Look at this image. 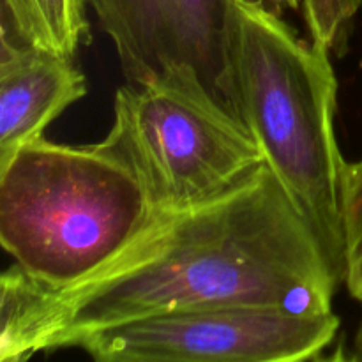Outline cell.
<instances>
[{"mask_svg":"<svg viewBox=\"0 0 362 362\" xmlns=\"http://www.w3.org/2000/svg\"><path fill=\"white\" fill-rule=\"evenodd\" d=\"M317 239L267 165L202 204L152 211L98 274L46 288L18 265L0 278V359L71 349L85 336L180 311L332 313L338 288Z\"/></svg>","mask_w":362,"mask_h":362,"instance_id":"cell-1","label":"cell"},{"mask_svg":"<svg viewBox=\"0 0 362 362\" xmlns=\"http://www.w3.org/2000/svg\"><path fill=\"white\" fill-rule=\"evenodd\" d=\"M303 4L311 41L329 52H343L362 0H304Z\"/></svg>","mask_w":362,"mask_h":362,"instance_id":"cell-10","label":"cell"},{"mask_svg":"<svg viewBox=\"0 0 362 362\" xmlns=\"http://www.w3.org/2000/svg\"><path fill=\"white\" fill-rule=\"evenodd\" d=\"M98 145L136 177L154 211L211 200L265 165L246 124L186 71L122 85Z\"/></svg>","mask_w":362,"mask_h":362,"instance_id":"cell-4","label":"cell"},{"mask_svg":"<svg viewBox=\"0 0 362 362\" xmlns=\"http://www.w3.org/2000/svg\"><path fill=\"white\" fill-rule=\"evenodd\" d=\"M28 356H13V357H2L0 362H28Z\"/></svg>","mask_w":362,"mask_h":362,"instance_id":"cell-13","label":"cell"},{"mask_svg":"<svg viewBox=\"0 0 362 362\" xmlns=\"http://www.w3.org/2000/svg\"><path fill=\"white\" fill-rule=\"evenodd\" d=\"M308 362H361V361L357 359V357L346 356L345 349H343V346H339V349H336L331 356H327V357L318 356V357H315L313 361H308Z\"/></svg>","mask_w":362,"mask_h":362,"instance_id":"cell-12","label":"cell"},{"mask_svg":"<svg viewBox=\"0 0 362 362\" xmlns=\"http://www.w3.org/2000/svg\"><path fill=\"white\" fill-rule=\"evenodd\" d=\"M345 232V283L350 296L362 303V158L345 165L341 189Z\"/></svg>","mask_w":362,"mask_h":362,"instance_id":"cell-9","label":"cell"},{"mask_svg":"<svg viewBox=\"0 0 362 362\" xmlns=\"http://www.w3.org/2000/svg\"><path fill=\"white\" fill-rule=\"evenodd\" d=\"M339 318L225 308L140 318L85 336L92 362H308L334 341Z\"/></svg>","mask_w":362,"mask_h":362,"instance_id":"cell-5","label":"cell"},{"mask_svg":"<svg viewBox=\"0 0 362 362\" xmlns=\"http://www.w3.org/2000/svg\"><path fill=\"white\" fill-rule=\"evenodd\" d=\"M152 211L136 177L98 144L71 147L42 136L0 161V243L46 288L98 274Z\"/></svg>","mask_w":362,"mask_h":362,"instance_id":"cell-3","label":"cell"},{"mask_svg":"<svg viewBox=\"0 0 362 362\" xmlns=\"http://www.w3.org/2000/svg\"><path fill=\"white\" fill-rule=\"evenodd\" d=\"M87 0H0L2 37L73 59L88 30Z\"/></svg>","mask_w":362,"mask_h":362,"instance_id":"cell-8","label":"cell"},{"mask_svg":"<svg viewBox=\"0 0 362 362\" xmlns=\"http://www.w3.org/2000/svg\"><path fill=\"white\" fill-rule=\"evenodd\" d=\"M87 6L115 46L126 83L186 71L239 117L232 71L233 0H87Z\"/></svg>","mask_w":362,"mask_h":362,"instance_id":"cell-6","label":"cell"},{"mask_svg":"<svg viewBox=\"0 0 362 362\" xmlns=\"http://www.w3.org/2000/svg\"><path fill=\"white\" fill-rule=\"evenodd\" d=\"M0 45V161H6L85 98L87 80L69 57L4 37Z\"/></svg>","mask_w":362,"mask_h":362,"instance_id":"cell-7","label":"cell"},{"mask_svg":"<svg viewBox=\"0 0 362 362\" xmlns=\"http://www.w3.org/2000/svg\"><path fill=\"white\" fill-rule=\"evenodd\" d=\"M251 2L262 4V6H265L267 9L274 11V13L278 14H283L285 11L299 9V6L304 0H251Z\"/></svg>","mask_w":362,"mask_h":362,"instance_id":"cell-11","label":"cell"},{"mask_svg":"<svg viewBox=\"0 0 362 362\" xmlns=\"http://www.w3.org/2000/svg\"><path fill=\"white\" fill-rule=\"evenodd\" d=\"M232 71L239 117L334 278L345 281L346 161L334 131L338 81L329 49L300 39L283 14L233 0Z\"/></svg>","mask_w":362,"mask_h":362,"instance_id":"cell-2","label":"cell"}]
</instances>
